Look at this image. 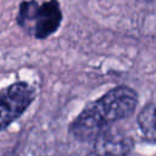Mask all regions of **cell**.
Returning <instances> with one entry per match:
<instances>
[{
  "instance_id": "obj_4",
  "label": "cell",
  "mask_w": 156,
  "mask_h": 156,
  "mask_svg": "<svg viewBox=\"0 0 156 156\" xmlns=\"http://www.w3.org/2000/svg\"><path fill=\"white\" fill-rule=\"evenodd\" d=\"M95 151L98 156H128V140L119 134L104 133L96 138Z\"/></svg>"
},
{
  "instance_id": "obj_5",
  "label": "cell",
  "mask_w": 156,
  "mask_h": 156,
  "mask_svg": "<svg viewBox=\"0 0 156 156\" xmlns=\"http://www.w3.org/2000/svg\"><path fill=\"white\" fill-rule=\"evenodd\" d=\"M138 122L144 136L156 141V101H151L143 107L138 116Z\"/></svg>"
},
{
  "instance_id": "obj_3",
  "label": "cell",
  "mask_w": 156,
  "mask_h": 156,
  "mask_svg": "<svg viewBox=\"0 0 156 156\" xmlns=\"http://www.w3.org/2000/svg\"><path fill=\"white\" fill-rule=\"evenodd\" d=\"M35 98L34 89L24 83L17 82L0 91V130L18 118Z\"/></svg>"
},
{
  "instance_id": "obj_1",
  "label": "cell",
  "mask_w": 156,
  "mask_h": 156,
  "mask_svg": "<svg viewBox=\"0 0 156 156\" xmlns=\"http://www.w3.org/2000/svg\"><path fill=\"white\" fill-rule=\"evenodd\" d=\"M138 98L134 90L118 87L88 105L71 124V132L82 140L99 138L110 124L128 117L135 110Z\"/></svg>"
},
{
  "instance_id": "obj_2",
  "label": "cell",
  "mask_w": 156,
  "mask_h": 156,
  "mask_svg": "<svg viewBox=\"0 0 156 156\" xmlns=\"http://www.w3.org/2000/svg\"><path fill=\"white\" fill-rule=\"evenodd\" d=\"M61 9L56 0L44 2L26 1L18 11V23L35 38L43 39L52 34L61 23Z\"/></svg>"
}]
</instances>
